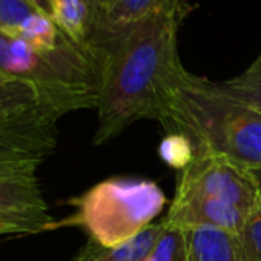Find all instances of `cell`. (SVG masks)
I'll return each instance as SVG.
<instances>
[{
	"instance_id": "obj_1",
	"label": "cell",
	"mask_w": 261,
	"mask_h": 261,
	"mask_svg": "<svg viewBox=\"0 0 261 261\" xmlns=\"http://www.w3.org/2000/svg\"><path fill=\"white\" fill-rule=\"evenodd\" d=\"M186 5L178 0L137 22L94 28L89 46L98 71L94 145L118 137L139 120L160 118L166 92L185 71L178 56V28Z\"/></svg>"
},
{
	"instance_id": "obj_2",
	"label": "cell",
	"mask_w": 261,
	"mask_h": 261,
	"mask_svg": "<svg viewBox=\"0 0 261 261\" xmlns=\"http://www.w3.org/2000/svg\"><path fill=\"white\" fill-rule=\"evenodd\" d=\"M165 134L188 139L197 154L226 157L261 171V111L226 95L215 82L183 71L165 95Z\"/></svg>"
},
{
	"instance_id": "obj_3",
	"label": "cell",
	"mask_w": 261,
	"mask_h": 261,
	"mask_svg": "<svg viewBox=\"0 0 261 261\" xmlns=\"http://www.w3.org/2000/svg\"><path fill=\"white\" fill-rule=\"evenodd\" d=\"M0 72L36 85L60 117L80 109H97L95 57L89 43H75L66 34L59 46L42 49L0 31Z\"/></svg>"
},
{
	"instance_id": "obj_4",
	"label": "cell",
	"mask_w": 261,
	"mask_h": 261,
	"mask_svg": "<svg viewBox=\"0 0 261 261\" xmlns=\"http://www.w3.org/2000/svg\"><path fill=\"white\" fill-rule=\"evenodd\" d=\"M74 212L57 226H77L105 247L124 244L142 233L162 214L166 197L146 178L112 177L68 201Z\"/></svg>"
},
{
	"instance_id": "obj_5",
	"label": "cell",
	"mask_w": 261,
	"mask_h": 261,
	"mask_svg": "<svg viewBox=\"0 0 261 261\" xmlns=\"http://www.w3.org/2000/svg\"><path fill=\"white\" fill-rule=\"evenodd\" d=\"M175 195H200L218 200L247 214L261 204V189L255 174L226 157L214 154H197L180 171Z\"/></svg>"
},
{
	"instance_id": "obj_6",
	"label": "cell",
	"mask_w": 261,
	"mask_h": 261,
	"mask_svg": "<svg viewBox=\"0 0 261 261\" xmlns=\"http://www.w3.org/2000/svg\"><path fill=\"white\" fill-rule=\"evenodd\" d=\"M247 215L240 207L218 200L200 195H174L163 221L181 229L217 227L238 233Z\"/></svg>"
},
{
	"instance_id": "obj_7",
	"label": "cell",
	"mask_w": 261,
	"mask_h": 261,
	"mask_svg": "<svg viewBox=\"0 0 261 261\" xmlns=\"http://www.w3.org/2000/svg\"><path fill=\"white\" fill-rule=\"evenodd\" d=\"M42 162L34 157L0 160V211L48 209L37 180Z\"/></svg>"
},
{
	"instance_id": "obj_8",
	"label": "cell",
	"mask_w": 261,
	"mask_h": 261,
	"mask_svg": "<svg viewBox=\"0 0 261 261\" xmlns=\"http://www.w3.org/2000/svg\"><path fill=\"white\" fill-rule=\"evenodd\" d=\"M0 117L60 118L36 85L4 72H0Z\"/></svg>"
},
{
	"instance_id": "obj_9",
	"label": "cell",
	"mask_w": 261,
	"mask_h": 261,
	"mask_svg": "<svg viewBox=\"0 0 261 261\" xmlns=\"http://www.w3.org/2000/svg\"><path fill=\"white\" fill-rule=\"evenodd\" d=\"M186 230L189 261H247L237 233L217 227Z\"/></svg>"
},
{
	"instance_id": "obj_10",
	"label": "cell",
	"mask_w": 261,
	"mask_h": 261,
	"mask_svg": "<svg viewBox=\"0 0 261 261\" xmlns=\"http://www.w3.org/2000/svg\"><path fill=\"white\" fill-rule=\"evenodd\" d=\"M163 229V221L152 223L136 238L114 247H105L88 240L71 261H145Z\"/></svg>"
},
{
	"instance_id": "obj_11",
	"label": "cell",
	"mask_w": 261,
	"mask_h": 261,
	"mask_svg": "<svg viewBox=\"0 0 261 261\" xmlns=\"http://www.w3.org/2000/svg\"><path fill=\"white\" fill-rule=\"evenodd\" d=\"M53 20L71 40L88 45L94 30V19L83 0H51Z\"/></svg>"
},
{
	"instance_id": "obj_12",
	"label": "cell",
	"mask_w": 261,
	"mask_h": 261,
	"mask_svg": "<svg viewBox=\"0 0 261 261\" xmlns=\"http://www.w3.org/2000/svg\"><path fill=\"white\" fill-rule=\"evenodd\" d=\"M171 0H109L100 11L94 28H112L137 22Z\"/></svg>"
},
{
	"instance_id": "obj_13",
	"label": "cell",
	"mask_w": 261,
	"mask_h": 261,
	"mask_svg": "<svg viewBox=\"0 0 261 261\" xmlns=\"http://www.w3.org/2000/svg\"><path fill=\"white\" fill-rule=\"evenodd\" d=\"M217 85L230 98L261 111V54L244 72Z\"/></svg>"
},
{
	"instance_id": "obj_14",
	"label": "cell",
	"mask_w": 261,
	"mask_h": 261,
	"mask_svg": "<svg viewBox=\"0 0 261 261\" xmlns=\"http://www.w3.org/2000/svg\"><path fill=\"white\" fill-rule=\"evenodd\" d=\"M56 224L48 209L0 211V235L39 233L56 229Z\"/></svg>"
},
{
	"instance_id": "obj_15",
	"label": "cell",
	"mask_w": 261,
	"mask_h": 261,
	"mask_svg": "<svg viewBox=\"0 0 261 261\" xmlns=\"http://www.w3.org/2000/svg\"><path fill=\"white\" fill-rule=\"evenodd\" d=\"M7 34L16 36L28 42L30 45L42 49H53L59 46L65 37V34L56 25V22L43 13H36L19 30Z\"/></svg>"
},
{
	"instance_id": "obj_16",
	"label": "cell",
	"mask_w": 261,
	"mask_h": 261,
	"mask_svg": "<svg viewBox=\"0 0 261 261\" xmlns=\"http://www.w3.org/2000/svg\"><path fill=\"white\" fill-rule=\"evenodd\" d=\"M145 261H189L186 230L165 223L163 232L146 255Z\"/></svg>"
},
{
	"instance_id": "obj_17",
	"label": "cell",
	"mask_w": 261,
	"mask_h": 261,
	"mask_svg": "<svg viewBox=\"0 0 261 261\" xmlns=\"http://www.w3.org/2000/svg\"><path fill=\"white\" fill-rule=\"evenodd\" d=\"M160 159L171 168L178 171L185 169L195 157V151L192 143L178 134H165L159 146Z\"/></svg>"
},
{
	"instance_id": "obj_18",
	"label": "cell",
	"mask_w": 261,
	"mask_h": 261,
	"mask_svg": "<svg viewBox=\"0 0 261 261\" xmlns=\"http://www.w3.org/2000/svg\"><path fill=\"white\" fill-rule=\"evenodd\" d=\"M237 237L247 261H261V204L249 212Z\"/></svg>"
},
{
	"instance_id": "obj_19",
	"label": "cell",
	"mask_w": 261,
	"mask_h": 261,
	"mask_svg": "<svg viewBox=\"0 0 261 261\" xmlns=\"http://www.w3.org/2000/svg\"><path fill=\"white\" fill-rule=\"evenodd\" d=\"M36 13L42 11L31 0H0V31L13 33L19 30Z\"/></svg>"
},
{
	"instance_id": "obj_20",
	"label": "cell",
	"mask_w": 261,
	"mask_h": 261,
	"mask_svg": "<svg viewBox=\"0 0 261 261\" xmlns=\"http://www.w3.org/2000/svg\"><path fill=\"white\" fill-rule=\"evenodd\" d=\"M86 4V7L89 8L91 14H92V19H94V25L100 16V11H101V7H103V0H83Z\"/></svg>"
},
{
	"instance_id": "obj_21",
	"label": "cell",
	"mask_w": 261,
	"mask_h": 261,
	"mask_svg": "<svg viewBox=\"0 0 261 261\" xmlns=\"http://www.w3.org/2000/svg\"><path fill=\"white\" fill-rule=\"evenodd\" d=\"M31 2L36 5V8H37L39 11H42L43 14H46V16L51 17V14H53L51 0H31ZM51 19H53V17H51Z\"/></svg>"
},
{
	"instance_id": "obj_22",
	"label": "cell",
	"mask_w": 261,
	"mask_h": 261,
	"mask_svg": "<svg viewBox=\"0 0 261 261\" xmlns=\"http://www.w3.org/2000/svg\"><path fill=\"white\" fill-rule=\"evenodd\" d=\"M19 157H27V155H22V154H16V152H10V151L0 149V160H7V159H19Z\"/></svg>"
},
{
	"instance_id": "obj_23",
	"label": "cell",
	"mask_w": 261,
	"mask_h": 261,
	"mask_svg": "<svg viewBox=\"0 0 261 261\" xmlns=\"http://www.w3.org/2000/svg\"><path fill=\"white\" fill-rule=\"evenodd\" d=\"M253 174H255V177H256L258 183H261V171H255Z\"/></svg>"
},
{
	"instance_id": "obj_24",
	"label": "cell",
	"mask_w": 261,
	"mask_h": 261,
	"mask_svg": "<svg viewBox=\"0 0 261 261\" xmlns=\"http://www.w3.org/2000/svg\"><path fill=\"white\" fill-rule=\"evenodd\" d=\"M106 2H109V0H103V5H105ZM101 8H103V7H101Z\"/></svg>"
},
{
	"instance_id": "obj_25",
	"label": "cell",
	"mask_w": 261,
	"mask_h": 261,
	"mask_svg": "<svg viewBox=\"0 0 261 261\" xmlns=\"http://www.w3.org/2000/svg\"><path fill=\"white\" fill-rule=\"evenodd\" d=\"M178 2H183V4H185V0H178Z\"/></svg>"
},
{
	"instance_id": "obj_26",
	"label": "cell",
	"mask_w": 261,
	"mask_h": 261,
	"mask_svg": "<svg viewBox=\"0 0 261 261\" xmlns=\"http://www.w3.org/2000/svg\"><path fill=\"white\" fill-rule=\"evenodd\" d=\"M258 185H259V189H261V183H258Z\"/></svg>"
}]
</instances>
